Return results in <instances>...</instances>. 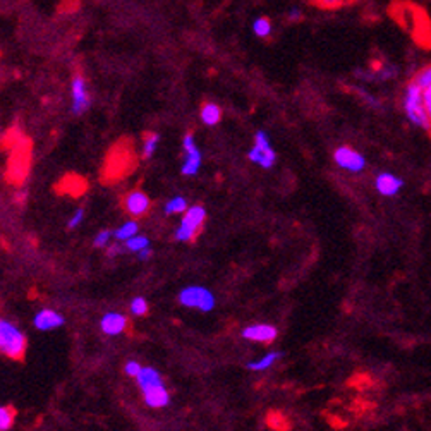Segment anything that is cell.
<instances>
[{
	"mask_svg": "<svg viewBox=\"0 0 431 431\" xmlns=\"http://www.w3.org/2000/svg\"><path fill=\"white\" fill-rule=\"evenodd\" d=\"M281 352H271V354H266L263 359L256 361V363H250L247 364V368L250 370H255V371H262V370H266V368H271V364L277 363L278 359H281Z\"/></svg>",
	"mask_w": 431,
	"mask_h": 431,
	"instance_id": "20",
	"label": "cell"
},
{
	"mask_svg": "<svg viewBox=\"0 0 431 431\" xmlns=\"http://www.w3.org/2000/svg\"><path fill=\"white\" fill-rule=\"evenodd\" d=\"M15 418V409L13 406H4L2 409H0V430L7 431L11 430V426H13Z\"/></svg>",
	"mask_w": 431,
	"mask_h": 431,
	"instance_id": "21",
	"label": "cell"
},
{
	"mask_svg": "<svg viewBox=\"0 0 431 431\" xmlns=\"http://www.w3.org/2000/svg\"><path fill=\"white\" fill-rule=\"evenodd\" d=\"M250 160L262 165L263 169H271L275 164V151L271 150L265 131H258L255 138V148L250 151Z\"/></svg>",
	"mask_w": 431,
	"mask_h": 431,
	"instance_id": "8",
	"label": "cell"
},
{
	"mask_svg": "<svg viewBox=\"0 0 431 431\" xmlns=\"http://www.w3.org/2000/svg\"><path fill=\"white\" fill-rule=\"evenodd\" d=\"M404 112H406L407 119L411 124L419 127V129L430 131L431 133V117L428 114V108L425 103V89L418 86L414 81H411L406 86L404 93Z\"/></svg>",
	"mask_w": 431,
	"mask_h": 431,
	"instance_id": "2",
	"label": "cell"
},
{
	"mask_svg": "<svg viewBox=\"0 0 431 431\" xmlns=\"http://www.w3.org/2000/svg\"><path fill=\"white\" fill-rule=\"evenodd\" d=\"M150 256H151V250H150V247H145V250L139 251V258H141V259H148Z\"/></svg>",
	"mask_w": 431,
	"mask_h": 431,
	"instance_id": "36",
	"label": "cell"
},
{
	"mask_svg": "<svg viewBox=\"0 0 431 431\" xmlns=\"http://www.w3.org/2000/svg\"><path fill=\"white\" fill-rule=\"evenodd\" d=\"M404 188V181L401 177H397L395 174L390 172H383L376 177V189L382 196H395V194L401 193V189Z\"/></svg>",
	"mask_w": 431,
	"mask_h": 431,
	"instance_id": "15",
	"label": "cell"
},
{
	"mask_svg": "<svg viewBox=\"0 0 431 431\" xmlns=\"http://www.w3.org/2000/svg\"><path fill=\"white\" fill-rule=\"evenodd\" d=\"M0 351L15 361H22L26 354V337L7 321H0Z\"/></svg>",
	"mask_w": 431,
	"mask_h": 431,
	"instance_id": "5",
	"label": "cell"
},
{
	"mask_svg": "<svg viewBox=\"0 0 431 431\" xmlns=\"http://www.w3.org/2000/svg\"><path fill=\"white\" fill-rule=\"evenodd\" d=\"M179 301L184 306H188V308H198L201 309V311H212V309L215 308V297H213V294L210 292L208 289L200 285H193L182 290L181 296H179Z\"/></svg>",
	"mask_w": 431,
	"mask_h": 431,
	"instance_id": "7",
	"label": "cell"
},
{
	"mask_svg": "<svg viewBox=\"0 0 431 431\" xmlns=\"http://www.w3.org/2000/svg\"><path fill=\"white\" fill-rule=\"evenodd\" d=\"M122 205L131 217H145L151 207V201L143 191H131L126 194Z\"/></svg>",
	"mask_w": 431,
	"mask_h": 431,
	"instance_id": "12",
	"label": "cell"
},
{
	"mask_svg": "<svg viewBox=\"0 0 431 431\" xmlns=\"http://www.w3.org/2000/svg\"><path fill=\"white\" fill-rule=\"evenodd\" d=\"M136 232H138V224H136V222H127V224H124L122 227H119L117 231L114 232V236L119 240H129L131 238H134Z\"/></svg>",
	"mask_w": 431,
	"mask_h": 431,
	"instance_id": "23",
	"label": "cell"
},
{
	"mask_svg": "<svg viewBox=\"0 0 431 431\" xmlns=\"http://www.w3.org/2000/svg\"><path fill=\"white\" fill-rule=\"evenodd\" d=\"M253 31H255L256 37H259V38L270 37V34H271V22H270V19H266V18L255 19Z\"/></svg>",
	"mask_w": 431,
	"mask_h": 431,
	"instance_id": "22",
	"label": "cell"
},
{
	"mask_svg": "<svg viewBox=\"0 0 431 431\" xmlns=\"http://www.w3.org/2000/svg\"><path fill=\"white\" fill-rule=\"evenodd\" d=\"M201 119L207 126H215L222 119V110H220L219 105L215 103H205L201 108Z\"/></svg>",
	"mask_w": 431,
	"mask_h": 431,
	"instance_id": "18",
	"label": "cell"
},
{
	"mask_svg": "<svg viewBox=\"0 0 431 431\" xmlns=\"http://www.w3.org/2000/svg\"><path fill=\"white\" fill-rule=\"evenodd\" d=\"M184 150H186V162L182 167V174L184 176H196L201 165V153L198 150L196 143H194L193 134H188L184 138Z\"/></svg>",
	"mask_w": 431,
	"mask_h": 431,
	"instance_id": "13",
	"label": "cell"
},
{
	"mask_svg": "<svg viewBox=\"0 0 431 431\" xmlns=\"http://www.w3.org/2000/svg\"><path fill=\"white\" fill-rule=\"evenodd\" d=\"M119 251H120V247H119V246H114V247H110V251H108V255L114 256V255H117Z\"/></svg>",
	"mask_w": 431,
	"mask_h": 431,
	"instance_id": "37",
	"label": "cell"
},
{
	"mask_svg": "<svg viewBox=\"0 0 431 431\" xmlns=\"http://www.w3.org/2000/svg\"><path fill=\"white\" fill-rule=\"evenodd\" d=\"M131 311H133L136 316H143V314H146V311H148V302L143 297H136L133 304H131Z\"/></svg>",
	"mask_w": 431,
	"mask_h": 431,
	"instance_id": "28",
	"label": "cell"
},
{
	"mask_svg": "<svg viewBox=\"0 0 431 431\" xmlns=\"http://www.w3.org/2000/svg\"><path fill=\"white\" fill-rule=\"evenodd\" d=\"M53 189H56L57 194H67L71 198H79L86 193L88 181L83 176H77V174H65Z\"/></svg>",
	"mask_w": 431,
	"mask_h": 431,
	"instance_id": "10",
	"label": "cell"
},
{
	"mask_svg": "<svg viewBox=\"0 0 431 431\" xmlns=\"http://www.w3.org/2000/svg\"><path fill=\"white\" fill-rule=\"evenodd\" d=\"M333 158H335L337 165L349 170V172H361V170H364V167H366V160H364L363 155H361L359 151L349 148V146L337 148Z\"/></svg>",
	"mask_w": 431,
	"mask_h": 431,
	"instance_id": "9",
	"label": "cell"
},
{
	"mask_svg": "<svg viewBox=\"0 0 431 431\" xmlns=\"http://www.w3.org/2000/svg\"><path fill=\"white\" fill-rule=\"evenodd\" d=\"M145 247H150V240L146 238H131L127 240V250L134 251V253H139L141 250H145Z\"/></svg>",
	"mask_w": 431,
	"mask_h": 431,
	"instance_id": "27",
	"label": "cell"
},
{
	"mask_svg": "<svg viewBox=\"0 0 431 431\" xmlns=\"http://www.w3.org/2000/svg\"><path fill=\"white\" fill-rule=\"evenodd\" d=\"M266 423L271 430H290V425L289 421H287V418L283 416L282 413H278V411H271V413H268Z\"/></svg>",
	"mask_w": 431,
	"mask_h": 431,
	"instance_id": "19",
	"label": "cell"
},
{
	"mask_svg": "<svg viewBox=\"0 0 431 431\" xmlns=\"http://www.w3.org/2000/svg\"><path fill=\"white\" fill-rule=\"evenodd\" d=\"M136 165H138V158H136L133 141L129 138L119 139L105 155L102 182L103 184H115L120 179L133 174Z\"/></svg>",
	"mask_w": 431,
	"mask_h": 431,
	"instance_id": "1",
	"label": "cell"
},
{
	"mask_svg": "<svg viewBox=\"0 0 431 431\" xmlns=\"http://www.w3.org/2000/svg\"><path fill=\"white\" fill-rule=\"evenodd\" d=\"M89 103H91V98H89L86 81L81 75H76L72 79V112L76 115L83 114L89 107Z\"/></svg>",
	"mask_w": 431,
	"mask_h": 431,
	"instance_id": "11",
	"label": "cell"
},
{
	"mask_svg": "<svg viewBox=\"0 0 431 431\" xmlns=\"http://www.w3.org/2000/svg\"><path fill=\"white\" fill-rule=\"evenodd\" d=\"M136 378H138L139 387H141L143 394H145V402L150 407L158 409V407H165L170 402L169 392H167L164 383H162L160 375L153 368H143Z\"/></svg>",
	"mask_w": 431,
	"mask_h": 431,
	"instance_id": "4",
	"label": "cell"
},
{
	"mask_svg": "<svg viewBox=\"0 0 431 431\" xmlns=\"http://www.w3.org/2000/svg\"><path fill=\"white\" fill-rule=\"evenodd\" d=\"M413 81L418 84V86H421L423 89L430 88L431 86V65H426V67L419 69Z\"/></svg>",
	"mask_w": 431,
	"mask_h": 431,
	"instance_id": "26",
	"label": "cell"
},
{
	"mask_svg": "<svg viewBox=\"0 0 431 431\" xmlns=\"http://www.w3.org/2000/svg\"><path fill=\"white\" fill-rule=\"evenodd\" d=\"M243 337L247 340H255V342L270 344L277 339V328L271 327V325H266V323L251 325V327L244 328Z\"/></svg>",
	"mask_w": 431,
	"mask_h": 431,
	"instance_id": "14",
	"label": "cell"
},
{
	"mask_svg": "<svg viewBox=\"0 0 431 431\" xmlns=\"http://www.w3.org/2000/svg\"><path fill=\"white\" fill-rule=\"evenodd\" d=\"M425 103H426V108H428V114L431 117V86L425 89Z\"/></svg>",
	"mask_w": 431,
	"mask_h": 431,
	"instance_id": "34",
	"label": "cell"
},
{
	"mask_svg": "<svg viewBox=\"0 0 431 431\" xmlns=\"http://www.w3.org/2000/svg\"><path fill=\"white\" fill-rule=\"evenodd\" d=\"M83 215H84V212H83V210H77V212L75 213V217H72V219L69 220L67 227H69V229H76L77 225H79L81 222H83Z\"/></svg>",
	"mask_w": 431,
	"mask_h": 431,
	"instance_id": "32",
	"label": "cell"
},
{
	"mask_svg": "<svg viewBox=\"0 0 431 431\" xmlns=\"http://www.w3.org/2000/svg\"><path fill=\"white\" fill-rule=\"evenodd\" d=\"M158 145V134L145 133V145H143V157L151 158Z\"/></svg>",
	"mask_w": 431,
	"mask_h": 431,
	"instance_id": "24",
	"label": "cell"
},
{
	"mask_svg": "<svg viewBox=\"0 0 431 431\" xmlns=\"http://www.w3.org/2000/svg\"><path fill=\"white\" fill-rule=\"evenodd\" d=\"M287 18H289V21H299V19H301V11L292 7V9L289 11V15H287Z\"/></svg>",
	"mask_w": 431,
	"mask_h": 431,
	"instance_id": "33",
	"label": "cell"
},
{
	"mask_svg": "<svg viewBox=\"0 0 431 431\" xmlns=\"http://www.w3.org/2000/svg\"><path fill=\"white\" fill-rule=\"evenodd\" d=\"M143 368L139 366L138 363H136V361H129V363L126 364V373L129 376H138L139 375V371H141Z\"/></svg>",
	"mask_w": 431,
	"mask_h": 431,
	"instance_id": "31",
	"label": "cell"
},
{
	"mask_svg": "<svg viewBox=\"0 0 431 431\" xmlns=\"http://www.w3.org/2000/svg\"><path fill=\"white\" fill-rule=\"evenodd\" d=\"M207 219V212L203 207H191L186 212L184 219H182L181 227L177 229L176 239L182 243H194L198 236H200L201 229L205 225Z\"/></svg>",
	"mask_w": 431,
	"mask_h": 431,
	"instance_id": "6",
	"label": "cell"
},
{
	"mask_svg": "<svg viewBox=\"0 0 431 431\" xmlns=\"http://www.w3.org/2000/svg\"><path fill=\"white\" fill-rule=\"evenodd\" d=\"M62 325H64V318L57 311H53V309H44V311L38 313L37 318H34V327L38 330H44V332L59 328Z\"/></svg>",
	"mask_w": 431,
	"mask_h": 431,
	"instance_id": "16",
	"label": "cell"
},
{
	"mask_svg": "<svg viewBox=\"0 0 431 431\" xmlns=\"http://www.w3.org/2000/svg\"><path fill=\"white\" fill-rule=\"evenodd\" d=\"M127 327V318L119 313L105 314L102 320V330L107 335H119Z\"/></svg>",
	"mask_w": 431,
	"mask_h": 431,
	"instance_id": "17",
	"label": "cell"
},
{
	"mask_svg": "<svg viewBox=\"0 0 431 431\" xmlns=\"http://www.w3.org/2000/svg\"><path fill=\"white\" fill-rule=\"evenodd\" d=\"M347 0H314V4H318L320 7H325V9H335V7L344 6Z\"/></svg>",
	"mask_w": 431,
	"mask_h": 431,
	"instance_id": "29",
	"label": "cell"
},
{
	"mask_svg": "<svg viewBox=\"0 0 431 431\" xmlns=\"http://www.w3.org/2000/svg\"><path fill=\"white\" fill-rule=\"evenodd\" d=\"M186 212H188V203H186L184 198L181 196L172 198L165 207L167 215H170V213H186Z\"/></svg>",
	"mask_w": 431,
	"mask_h": 431,
	"instance_id": "25",
	"label": "cell"
},
{
	"mask_svg": "<svg viewBox=\"0 0 431 431\" xmlns=\"http://www.w3.org/2000/svg\"><path fill=\"white\" fill-rule=\"evenodd\" d=\"M14 200H15V203H18V205H22V201H26V191H19L14 196Z\"/></svg>",
	"mask_w": 431,
	"mask_h": 431,
	"instance_id": "35",
	"label": "cell"
},
{
	"mask_svg": "<svg viewBox=\"0 0 431 431\" xmlns=\"http://www.w3.org/2000/svg\"><path fill=\"white\" fill-rule=\"evenodd\" d=\"M108 239H110V232H108V231H102L98 236H96V238H95V243H93V244H95L96 247H103V246H107Z\"/></svg>",
	"mask_w": 431,
	"mask_h": 431,
	"instance_id": "30",
	"label": "cell"
},
{
	"mask_svg": "<svg viewBox=\"0 0 431 431\" xmlns=\"http://www.w3.org/2000/svg\"><path fill=\"white\" fill-rule=\"evenodd\" d=\"M7 150H11L9 162H7V181L14 186H21L30 170L31 141L22 136Z\"/></svg>",
	"mask_w": 431,
	"mask_h": 431,
	"instance_id": "3",
	"label": "cell"
}]
</instances>
